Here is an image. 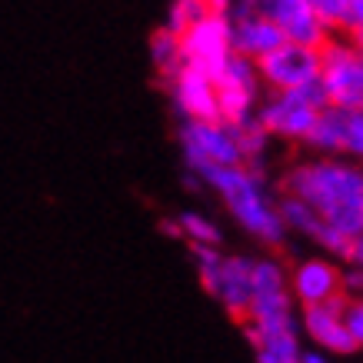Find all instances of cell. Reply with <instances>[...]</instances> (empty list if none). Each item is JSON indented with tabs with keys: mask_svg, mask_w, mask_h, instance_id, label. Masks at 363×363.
I'll return each mask as SVG.
<instances>
[{
	"mask_svg": "<svg viewBox=\"0 0 363 363\" xmlns=\"http://www.w3.org/2000/svg\"><path fill=\"white\" fill-rule=\"evenodd\" d=\"M284 194L307 200L320 220L333 230L357 237L363 233V167L350 157H323L290 167L280 180Z\"/></svg>",
	"mask_w": 363,
	"mask_h": 363,
	"instance_id": "1",
	"label": "cell"
},
{
	"mask_svg": "<svg viewBox=\"0 0 363 363\" xmlns=\"http://www.w3.org/2000/svg\"><path fill=\"white\" fill-rule=\"evenodd\" d=\"M190 177L210 187L223 200V207L243 230L257 237L264 247H284L286 227L277 213V197L267 187L264 167L227 164V167H197Z\"/></svg>",
	"mask_w": 363,
	"mask_h": 363,
	"instance_id": "2",
	"label": "cell"
},
{
	"mask_svg": "<svg viewBox=\"0 0 363 363\" xmlns=\"http://www.w3.org/2000/svg\"><path fill=\"white\" fill-rule=\"evenodd\" d=\"M294 294L286 284V270L277 260L264 257L250 264V303L243 317V333L260 337V333L294 330Z\"/></svg>",
	"mask_w": 363,
	"mask_h": 363,
	"instance_id": "3",
	"label": "cell"
},
{
	"mask_svg": "<svg viewBox=\"0 0 363 363\" xmlns=\"http://www.w3.org/2000/svg\"><path fill=\"white\" fill-rule=\"evenodd\" d=\"M217 117L223 123H240L250 121L260 104V74H257V60L243 54H230L227 64L217 70Z\"/></svg>",
	"mask_w": 363,
	"mask_h": 363,
	"instance_id": "4",
	"label": "cell"
},
{
	"mask_svg": "<svg viewBox=\"0 0 363 363\" xmlns=\"http://www.w3.org/2000/svg\"><path fill=\"white\" fill-rule=\"evenodd\" d=\"M320 84L327 90V100L337 107L363 104V57L353 50L350 40L330 33L320 47Z\"/></svg>",
	"mask_w": 363,
	"mask_h": 363,
	"instance_id": "5",
	"label": "cell"
},
{
	"mask_svg": "<svg viewBox=\"0 0 363 363\" xmlns=\"http://www.w3.org/2000/svg\"><path fill=\"white\" fill-rule=\"evenodd\" d=\"M180 54H184V64L200 67V70H207L210 77H217V70L233 54L230 13L207 11L197 23H190L187 30L180 33Z\"/></svg>",
	"mask_w": 363,
	"mask_h": 363,
	"instance_id": "6",
	"label": "cell"
},
{
	"mask_svg": "<svg viewBox=\"0 0 363 363\" xmlns=\"http://www.w3.org/2000/svg\"><path fill=\"white\" fill-rule=\"evenodd\" d=\"M180 147L187 157V170L243 164L230 123H223L220 117L217 121H184L180 123Z\"/></svg>",
	"mask_w": 363,
	"mask_h": 363,
	"instance_id": "7",
	"label": "cell"
},
{
	"mask_svg": "<svg viewBox=\"0 0 363 363\" xmlns=\"http://www.w3.org/2000/svg\"><path fill=\"white\" fill-rule=\"evenodd\" d=\"M320 107H313L300 90H270V97H260L257 104V121L270 137H280V140L290 143H303L307 130L313 127V117H317Z\"/></svg>",
	"mask_w": 363,
	"mask_h": 363,
	"instance_id": "8",
	"label": "cell"
},
{
	"mask_svg": "<svg viewBox=\"0 0 363 363\" xmlns=\"http://www.w3.org/2000/svg\"><path fill=\"white\" fill-rule=\"evenodd\" d=\"M257 74H260V84L270 90H294L320 77V47L284 40L257 60Z\"/></svg>",
	"mask_w": 363,
	"mask_h": 363,
	"instance_id": "9",
	"label": "cell"
},
{
	"mask_svg": "<svg viewBox=\"0 0 363 363\" xmlns=\"http://www.w3.org/2000/svg\"><path fill=\"white\" fill-rule=\"evenodd\" d=\"M174 107L184 121H217V84L207 70L180 64L167 77Z\"/></svg>",
	"mask_w": 363,
	"mask_h": 363,
	"instance_id": "10",
	"label": "cell"
},
{
	"mask_svg": "<svg viewBox=\"0 0 363 363\" xmlns=\"http://www.w3.org/2000/svg\"><path fill=\"white\" fill-rule=\"evenodd\" d=\"M300 323H303V333L313 340V347H320L323 353H337V357L357 353V343L343 323V294L323 300V303H307Z\"/></svg>",
	"mask_w": 363,
	"mask_h": 363,
	"instance_id": "11",
	"label": "cell"
},
{
	"mask_svg": "<svg viewBox=\"0 0 363 363\" xmlns=\"http://www.w3.org/2000/svg\"><path fill=\"white\" fill-rule=\"evenodd\" d=\"M286 284L300 307L323 303V300L343 294V270L327 257H307L286 274Z\"/></svg>",
	"mask_w": 363,
	"mask_h": 363,
	"instance_id": "12",
	"label": "cell"
},
{
	"mask_svg": "<svg viewBox=\"0 0 363 363\" xmlns=\"http://www.w3.org/2000/svg\"><path fill=\"white\" fill-rule=\"evenodd\" d=\"M264 13L284 30L286 40H294V44L323 47L327 37L333 33L327 23L320 21V13L310 7L307 0H270Z\"/></svg>",
	"mask_w": 363,
	"mask_h": 363,
	"instance_id": "13",
	"label": "cell"
},
{
	"mask_svg": "<svg viewBox=\"0 0 363 363\" xmlns=\"http://www.w3.org/2000/svg\"><path fill=\"white\" fill-rule=\"evenodd\" d=\"M230 40L233 54H243L250 60H260L264 54H270L277 44H284L286 37L267 13L253 11H233L230 17Z\"/></svg>",
	"mask_w": 363,
	"mask_h": 363,
	"instance_id": "14",
	"label": "cell"
},
{
	"mask_svg": "<svg viewBox=\"0 0 363 363\" xmlns=\"http://www.w3.org/2000/svg\"><path fill=\"white\" fill-rule=\"evenodd\" d=\"M250 257H223L217 280L210 286V297L217 300L237 323H243L247 317V303H250Z\"/></svg>",
	"mask_w": 363,
	"mask_h": 363,
	"instance_id": "15",
	"label": "cell"
},
{
	"mask_svg": "<svg viewBox=\"0 0 363 363\" xmlns=\"http://www.w3.org/2000/svg\"><path fill=\"white\" fill-rule=\"evenodd\" d=\"M347 111H350V107H337V104L320 107L317 117H313V127H310L307 137H303V147H310L313 154H323V157H343Z\"/></svg>",
	"mask_w": 363,
	"mask_h": 363,
	"instance_id": "16",
	"label": "cell"
},
{
	"mask_svg": "<svg viewBox=\"0 0 363 363\" xmlns=\"http://www.w3.org/2000/svg\"><path fill=\"white\" fill-rule=\"evenodd\" d=\"M260 363H297L300 360V337L297 327L294 330H277V333H260V337H247Z\"/></svg>",
	"mask_w": 363,
	"mask_h": 363,
	"instance_id": "17",
	"label": "cell"
},
{
	"mask_svg": "<svg viewBox=\"0 0 363 363\" xmlns=\"http://www.w3.org/2000/svg\"><path fill=\"white\" fill-rule=\"evenodd\" d=\"M277 213H280L286 233H300V237H307V240H313L320 233V227H323L317 210L310 207L307 200L294 197V194H280V197H277Z\"/></svg>",
	"mask_w": 363,
	"mask_h": 363,
	"instance_id": "18",
	"label": "cell"
},
{
	"mask_svg": "<svg viewBox=\"0 0 363 363\" xmlns=\"http://www.w3.org/2000/svg\"><path fill=\"white\" fill-rule=\"evenodd\" d=\"M233 130V140H237V150H240V160L250 167H264V154L270 147V133L260 127L257 117L250 121H240V123H230Z\"/></svg>",
	"mask_w": 363,
	"mask_h": 363,
	"instance_id": "19",
	"label": "cell"
},
{
	"mask_svg": "<svg viewBox=\"0 0 363 363\" xmlns=\"http://www.w3.org/2000/svg\"><path fill=\"white\" fill-rule=\"evenodd\" d=\"M150 64L157 67V74L160 77H170L177 67L184 64V54H180V37H177L174 30H167V27H160V30H154V37H150Z\"/></svg>",
	"mask_w": 363,
	"mask_h": 363,
	"instance_id": "20",
	"label": "cell"
},
{
	"mask_svg": "<svg viewBox=\"0 0 363 363\" xmlns=\"http://www.w3.org/2000/svg\"><path fill=\"white\" fill-rule=\"evenodd\" d=\"M177 227H180V240H187L190 247H220V227L197 213V210H187V213H180L177 217Z\"/></svg>",
	"mask_w": 363,
	"mask_h": 363,
	"instance_id": "21",
	"label": "cell"
},
{
	"mask_svg": "<svg viewBox=\"0 0 363 363\" xmlns=\"http://www.w3.org/2000/svg\"><path fill=\"white\" fill-rule=\"evenodd\" d=\"M207 11H210V7L203 4V0H174V4H170V11H167V23H164V27H167V30H174L177 37H180L190 23H197Z\"/></svg>",
	"mask_w": 363,
	"mask_h": 363,
	"instance_id": "22",
	"label": "cell"
},
{
	"mask_svg": "<svg viewBox=\"0 0 363 363\" xmlns=\"http://www.w3.org/2000/svg\"><path fill=\"white\" fill-rule=\"evenodd\" d=\"M190 253H194V267H197V277L200 284H203V290L210 294V286H213V280H217V270H220V260L223 253L217 250V247H190Z\"/></svg>",
	"mask_w": 363,
	"mask_h": 363,
	"instance_id": "23",
	"label": "cell"
},
{
	"mask_svg": "<svg viewBox=\"0 0 363 363\" xmlns=\"http://www.w3.org/2000/svg\"><path fill=\"white\" fill-rule=\"evenodd\" d=\"M343 157H350V160H363V107H350V111H347Z\"/></svg>",
	"mask_w": 363,
	"mask_h": 363,
	"instance_id": "24",
	"label": "cell"
},
{
	"mask_svg": "<svg viewBox=\"0 0 363 363\" xmlns=\"http://www.w3.org/2000/svg\"><path fill=\"white\" fill-rule=\"evenodd\" d=\"M343 323H347L357 350H363V294H347L343 290Z\"/></svg>",
	"mask_w": 363,
	"mask_h": 363,
	"instance_id": "25",
	"label": "cell"
},
{
	"mask_svg": "<svg viewBox=\"0 0 363 363\" xmlns=\"http://www.w3.org/2000/svg\"><path fill=\"white\" fill-rule=\"evenodd\" d=\"M330 30H347V0H307Z\"/></svg>",
	"mask_w": 363,
	"mask_h": 363,
	"instance_id": "26",
	"label": "cell"
},
{
	"mask_svg": "<svg viewBox=\"0 0 363 363\" xmlns=\"http://www.w3.org/2000/svg\"><path fill=\"white\" fill-rule=\"evenodd\" d=\"M363 23V0H347V30Z\"/></svg>",
	"mask_w": 363,
	"mask_h": 363,
	"instance_id": "27",
	"label": "cell"
},
{
	"mask_svg": "<svg viewBox=\"0 0 363 363\" xmlns=\"http://www.w3.org/2000/svg\"><path fill=\"white\" fill-rule=\"evenodd\" d=\"M357 270H363V233H357L353 237V243H350V257H347Z\"/></svg>",
	"mask_w": 363,
	"mask_h": 363,
	"instance_id": "28",
	"label": "cell"
},
{
	"mask_svg": "<svg viewBox=\"0 0 363 363\" xmlns=\"http://www.w3.org/2000/svg\"><path fill=\"white\" fill-rule=\"evenodd\" d=\"M327 357H323V350L320 347H313V350H300V360L297 363H323Z\"/></svg>",
	"mask_w": 363,
	"mask_h": 363,
	"instance_id": "29",
	"label": "cell"
},
{
	"mask_svg": "<svg viewBox=\"0 0 363 363\" xmlns=\"http://www.w3.org/2000/svg\"><path fill=\"white\" fill-rule=\"evenodd\" d=\"M347 33H350V44H353V50H357V54L363 57V23H360V27H350V30H347Z\"/></svg>",
	"mask_w": 363,
	"mask_h": 363,
	"instance_id": "30",
	"label": "cell"
},
{
	"mask_svg": "<svg viewBox=\"0 0 363 363\" xmlns=\"http://www.w3.org/2000/svg\"><path fill=\"white\" fill-rule=\"evenodd\" d=\"M210 11H223V13H230L233 11V0H203Z\"/></svg>",
	"mask_w": 363,
	"mask_h": 363,
	"instance_id": "31",
	"label": "cell"
},
{
	"mask_svg": "<svg viewBox=\"0 0 363 363\" xmlns=\"http://www.w3.org/2000/svg\"><path fill=\"white\" fill-rule=\"evenodd\" d=\"M160 233H167V237H177V240H180V227H177V220H160Z\"/></svg>",
	"mask_w": 363,
	"mask_h": 363,
	"instance_id": "32",
	"label": "cell"
}]
</instances>
